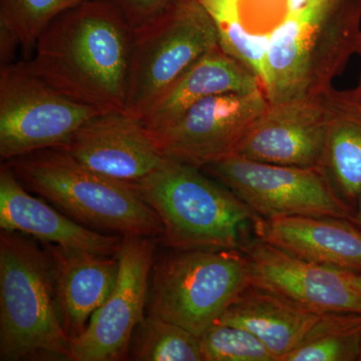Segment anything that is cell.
<instances>
[{
	"instance_id": "1",
	"label": "cell",
	"mask_w": 361,
	"mask_h": 361,
	"mask_svg": "<svg viewBox=\"0 0 361 361\" xmlns=\"http://www.w3.org/2000/svg\"><path fill=\"white\" fill-rule=\"evenodd\" d=\"M134 28L109 0H85L49 23L28 68L78 103L125 111Z\"/></svg>"
},
{
	"instance_id": "2",
	"label": "cell",
	"mask_w": 361,
	"mask_h": 361,
	"mask_svg": "<svg viewBox=\"0 0 361 361\" xmlns=\"http://www.w3.org/2000/svg\"><path fill=\"white\" fill-rule=\"evenodd\" d=\"M361 0H310L270 33L269 104L320 96L356 54Z\"/></svg>"
},
{
	"instance_id": "3",
	"label": "cell",
	"mask_w": 361,
	"mask_h": 361,
	"mask_svg": "<svg viewBox=\"0 0 361 361\" xmlns=\"http://www.w3.org/2000/svg\"><path fill=\"white\" fill-rule=\"evenodd\" d=\"M157 213L164 241L176 250H243L258 216L200 169L165 158L153 173L129 185Z\"/></svg>"
},
{
	"instance_id": "4",
	"label": "cell",
	"mask_w": 361,
	"mask_h": 361,
	"mask_svg": "<svg viewBox=\"0 0 361 361\" xmlns=\"http://www.w3.org/2000/svg\"><path fill=\"white\" fill-rule=\"evenodd\" d=\"M51 258L20 232L0 233V360H68Z\"/></svg>"
},
{
	"instance_id": "5",
	"label": "cell",
	"mask_w": 361,
	"mask_h": 361,
	"mask_svg": "<svg viewBox=\"0 0 361 361\" xmlns=\"http://www.w3.org/2000/svg\"><path fill=\"white\" fill-rule=\"evenodd\" d=\"M4 163L23 186L82 224L123 236L163 234L159 216L129 185L92 172L63 149H39Z\"/></svg>"
},
{
	"instance_id": "6",
	"label": "cell",
	"mask_w": 361,
	"mask_h": 361,
	"mask_svg": "<svg viewBox=\"0 0 361 361\" xmlns=\"http://www.w3.org/2000/svg\"><path fill=\"white\" fill-rule=\"evenodd\" d=\"M217 45V26L200 0H172L155 18L134 30L125 111L141 120Z\"/></svg>"
},
{
	"instance_id": "7",
	"label": "cell",
	"mask_w": 361,
	"mask_h": 361,
	"mask_svg": "<svg viewBox=\"0 0 361 361\" xmlns=\"http://www.w3.org/2000/svg\"><path fill=\"white\" fill-rule=\"evenodd\" d=\"M153 266L149 313L200 337L250 284L239 250H178Z\"/></svg>"
},
{
	"instance_id": "8",
	"label": "cell",
	"mask_w": 361,
	"mask_h": 361,
	"mask_svg": "<svg viewBox=\"0 0 361 361\" xmlns=\"http://www.w3.org/2000/svg\"><path fill=\"white\" fill-rule=\"evenodd\" d=\"M99 113L54 89L25 59L0 68V158L4 161L58 148Z\"/></svg>"
},
{
	"instance_id": "9",
	"label": "cell",
	"mask_w": 361,
	"mask_h": 361,
	"mask_svg": "<svg viewBox=\"0 0 361 361\" xmlns=\"http://www.w3.org/2000/svg\"><path fill=\"white\" fill-rule=\"evenodd\" d=\"M201 170L231 190L262 219L312 216L353 222L355 211L323 168L271 165L231 156Z\"/></svg>"
},
{
	"instance_id": "10",
	"label": "cell",
	"mask_w": 361,
	"mask_h": 361,
	"mask_svg": "<svg viewBox=\"0 0 361 361\" xmlns=\"http://www.w3.org/2000/svg\"><path fill=\"white\" fill-rule=\"evenodd\" d=\"M269 102L264 90L205 97L165 129L148 132L164 158L201 169L234 155Z\"/></svg>"
},
{
	"instance_id": "11",
	"label": "cell",
	"mask_w": 361,
	"mask_h": 361,
	"mask_svg": "<svg viewBox=\"0 0 361 361\" xmlns=\"http://www.w3.org/2000/svg\"><path fill=\"white\" fill-rule=\"evenodd\" d=\"M155 247L149 237L123 236L115 287L71 343V361L122 360L135 327L144 320Z\"/></svg>"
},
{
	"instance_id": "12",
	"label": "cell",
	"mask_w": 361,
	"mask_h": 361,
	"mask_svg": "<svg viewBox=\"0 0 361 361\" xmlns=\"http://www.w3.org/2000/svg\"><path fill=\"white\" fill-rule=\"evenodd\" d=\"M327 132L324 94L269 104L233 156L271 165L323 168Z\"/></svg>"
},
{
	"instance_id": "13",
	"label": "cell",
	"mask_w": 361,
	"mask_h": 361,
	"mask_svg": "<svg viewBox=\"0 0 361 361\" xmlns=\"http://www.w3.org/2000/svg\"><path fill=\"white\" fill-rule=\"evenodd\" d=\"M253 286L285 297L319 314L361 313V295L348 270L316 264L259 239L243 248Z\"/></svg>"
},
{
	"instance_id": "14",
	"label": "cell",
	"mask_w": 361,
	"mask_h": 361,
	"mask_svg": "<svg viewBox=\"0 0 361 361\" xmlns=\"http://www.w3.org/2000/svg\"><path fill=\"white\" fill-rule=\"evenodd\" d=\"M58 148L92 172L127 185L147 177L165 160L141 120L126 111L97 114Z\"/></svg>"
},
{
	"instance_id": "15",
	"label": "cell",
	"mask_w": 361,
	"mask_h": 361,
	"mask_svg": "<svg viewBox=\"0 0 361 361\" xmlns=\"http://www.w3.org/2000/svg\"><path fill=\"white\" fill-rule=\"evenodd\" d=\"M0 228L44 244L104 256L118 255L123 241L90 229L33 197L6 163L0 167Z\"/></svg>"
},
{
	"instance_id": "16",
	"label": "cell",
	"mask_w": 361,
	"mask_h": 361,
	"mask_svg": "<svg viewBox=\"0 0 361 361\" xmlns=\"http://www.w3.org/2000/svg\"><path fill=\"white\" fill-rule=\"evenodd\" d=\"M51 258L59 322L71 341L89 324L115 287L118 255L104 256L44 244Z\"/></svg>"
},
{
	"instance_id": "17",
	"label": "cell",
	"mask_w": 361,
	"mask_h": 361,
	"mask_svg": "<svg viewBox=\"0 0 361 361\" xmlns=\"http://www.w3.org/2000/svg\"><path fill=\"white\" fill-rule=\"evenodd\" d=\"M255 235L303 260L361 272V229L350 220L312 216L258 218Z\"/></svg>"
},
{
	"instance_id": "18",
	"label": "cell",
	"mask_w": 361,
	"mask_h": 361,
	"mask_svg": "<svg viewBox=\"0 0 361 361\" xmlns=\"http://www.w3.org/2000/svg\"><path fill=\"white\" fill-rule=\"evenodd\" d=\"M263 90L260 80L220 45L194 63L142 118L148 132L165 129L205 97Z\"/></svg>"
},
{
	"instance_id": "19",
	"label": "cell",
	"mask_w": 361,
	"mask_h": 361,
	"mask_svg": "<svg viewBox=\"0 0 361 361\" xmlns=\"http://www.w3.org/2000/svg\"><path fill=\"white\" fill-rule=\"evenodd\" d=\"M322 314L249 284L217 322L248 330L281 361L305 338Z\"/></svg>"
},
{
	"instance_id": "20",
	"label": "cell",
	"mask_w": 361,
	"mask_h": 361,
	"mask_svg": "<svg viewBox=\"0 0 361 361\" xmlns=\"http://www.w3.org/2000/svg\"><path fill=\"white\" fill-rule=\"evenodd\" d=\"M324 99L329 132L323 169L353 208L361 193V90L330 87Z\"/></svg>"
},
{
	"instance_id": "21",
	"label": "cell",
	"mask_w": 361,
	"mask_h": 361,
	"mask_svg": "<svg viewBox=\"0 0 361 361\" xmlns=\"http://www.w3.org/2000/svg\"><path fill=\"white\" fill-rule=\"evenodd\" d=\"M360 351L361 313H326L281 361H355Z\"/></svg>"
},
{
	"instance_id": "22",
	"label": "cell",
	"mask_w": 361,
	"mask_h": 361,
	"mask_svg": "<svg viewBox=\"0 0 361 361\" xmlns=\"http://www.w3.org/2000/svg\"><path fill=\"white\" fill-rule=\"evenodd\" d=\"M212 16L219 45L260 80L263 90L268 84L269 35L249 32L237 11L236 0H200Z\"/></svg>"
},
{
	"instance_id": "23",
	"label": "cell",
	"mask_w": 361,
	"mask_h": 361,
	"mask_svg": "<svg viewBox=\"0 0 361 361\" xmlns=\"http://www.w3.org/2000/svg\"><path fill=\"white\" fill-rule=\"evenodd\" d=\"M85 0H0V42L32 58L40 35L59 14Z\"/></svg>"
},
{
	"instance_id": "24",
	"label": "cell",
	"mask_w": 361,
	"mask_h": 361,
	"mask_svg": "<svg viewBox=\"0 0 361 361\" xmlns=\"http://www.w3.org/2000/svg\"><path fill=\"white\" fill-rule=\"evenodd\" d=\"M134 360L140 361H205L200 337L149 313L139 325Z\"/></svg>"
},
{
	"instance_id": "25",
	"label": "cell",
	"mask_w": 361,
	"mask_h": 361,
	"mask_svg": "<svg viewBox=\"0 0 361 361\" xmlns=\"http://www.w3.org/2000/svg\"><path fill=\"white\" fill-rule=\"evenodd\" d=\"M200 341L205 361H276L258 337L234 325L215 322Z\"/></svg>"
},
{
	"instance_id": "26",
	"label": "cell",
	"mask_w": 361,
	"mask_h": 361,
	"mask_svg": "<svg viewBox=\"0 0 361 361\" xmlns=\"http://www.w3.org/2000/svg\"><path fill=\"white\" fill-rule=\"evenodd\" d=\"M121 9L134 30L159 16L172 0H109Z\"/></svg>"
},
{
	"instance_id": "27",
	"label": "cell",
	"mask_w": 361,
	"mask_h": 361,
	"mask_svg": "<svg viewBox=\"0 0 361 361\" xmlns=\"http://www.w3.org/2000/svg\"><path fill=\"white\" fill-rule=\"evenodd\" d=\"M348 278L353 288L361 295V272L348 271Z\"/></svg>"
},
{
	"instance_id": "28",
	"label": "cell",
	"mask_w": 361,
	"mask_h": 361,
	"mask_svg": "<svg viewBox=\"0 0 361 361\" xmlns=\"http://www.w3.org/2000/svg\"><path fill=\"white\" fill-rule=\"evenodd\" d=\"M353 222L361 229V193L356 202V209L353 213Z\"/></svg>"
},
{
	"instance_id": "29",
	"label": "cell",
	"mask_w": 361,
	"mask_h": 361,
	"mask_svg": "<svg viewBox=\"0 0 361 361\" xmlns=\"http://www.w3.org/2000/svg\"><path fill=\"white\" fill-rule=\"evenodd\" d=\"M356 54H357V56H360V58L361 59V35L360 37V40H358L357 49H356ZM357 87H360V89L361 90V73H360V85H358Z\"/></svg>"
},
{
	"instance_id": "30",
	"label": "cell",
	"mask_w": 361,
	"mask_h": 361,
	"mask_svg": "<svg viewBox=\"0 0 361 361\" xmlns=\"http://www.w3.org/2000/svg\"><path fill=\"white\" fill-rule=\"evenodd\" d=\"M360 361H361V351H360Z\"/></svg>"
}]
</instances>
